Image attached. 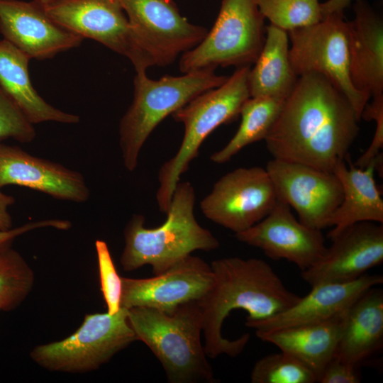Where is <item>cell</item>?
I'll use <instances>...</instances> for the list:
<instances>
[{
  "instance_id": "obj_3",
  "label": "cell",
  "mask_w": 383,
  "mask_h": 383,
  "mask_svg": "<svg viewBox=\"0 0 383 383\" xmlns=\"http://www.w3.org/2000/svg\"><path fill=\"white\" fill-rule=\"evenodd\" d=\"M194 204L192 184L179 181L163 224L148 228L143 215L133 214L123 231L125 246L120 258L123 269L132 271L150 265L156 275L195 250L217 249L218 240L196 221Z\"/></svg>"
},
{
  "instance_id": "obj_36",
  "label": "cell",
  "mask_w": 383,
  "mask_h": 383,
  "mask_svg": "<svg viewBox=\"0 0 383 383\" xmlns=\"http://www.w3.org/2000/svg\"><path fill=\"white\" fill-rule=\"evenodd\" d=\"M353 0H327L321 3V13L323 17L336 13H343L350 6Z\"/></svg>"
},
{
  "instance_id": "obj_29",
  "label": "cell",
  "mask_w": 383,
  "mask_h": 383,
  "mask_svg": "<svg viewBox=\"0 0 383 383\" xmlns=\"http://www.w3.org/2000/svg\"><path fill=\"white\" fill-rule=\"evenodd\" d=\"M252 383H314L316 376L291 355L280 351L258 360L250 374Z\"/></svg>"
},
{
  "instance_id": "obj_33",
  "label": "cell",
  "mask_w": 383,
  "mask_h": 383,
  "mask_svg": "<svg viewBox=\"0 0 383 383\" xmlns=\"http://www.w3.org/2000/svg\"><path fill=\"white\" fill-rule=\"evenodd\" d=\"M361 381L359 367L334 356L320 374V383H359Z\"/></svg>"
},
{
  "instance_id": "obj_15",
  "label": "cell",
  "mask_w": 383,
  "mask_h": 383,
  "mask_svg": "<svg viewBox=\"0 0 383 383\" xmlns=\"http://www.w3.org/2000/svg\"><path fill=\"white\" fill-rule=\"evenodd\" d=\"M239 241L256 247L270 258L285 260L306 270L324 256L327 246L321 230L309 227L278 199L272 210L248 229L235 233Z\"/></svg>"
},
{
  "instance_id": "obj_31",
  "label": "cell",
  "mask_w": 383,
  "mask_h": 383,
  "mask_svg": "<svg viewBox=\"0 0 383 383\" xmlns=\"http://www.w3.org/2000/svg\"><path fill=\"white\" fill-rule=\"evenodd\" d=\"M36 136L32 124L0 87V141L8 138L30 143Z\"/></svg>"
},
{
  "instance_id": "obj_7",
  "label": "cell",
  "mask_w": 383,
  "mask_h": 383,
  "mask_svg": "<svg viewBox=\"0 0 383 383\" xmlns=\"http://www.w3.org/2000/svg\"><path fill=\"white\" fill-rule=\"evenodd\" d=\"M266 26L258 0H222L216 21L204 39L182 55V73L218 67L250 66L265 43Z\"/></svg>"
},
{
  "instance_id": "obj_18",
  "label": "cell",
  "mask_w": 383,
  "mask_h": 383,
  "mask_svg": "<svg viewBox=\"0 0 383 383\" xmlns=\"http://www.w3.org/2000/svg\"><path fill=\"white\" fill-rule=\"evenodd\" d=\"M24 187L52 198L84 203L90 196L82 173L0 141V189Z\"/></svg>"
},
{
  "instance_id": "obj_11",
  "label": "cell",
  "mask_w": 383,
  "mask_h": 383,
  "mask_svg": "<svg viewBox=\"0 0 383 383\" xmlns=\"http://www.w3.org/2000/svg\"><path fill=\"white\" fill-rule=\"evenodd\" d=\"M278 200L265 168L240 167L222 176L200 202L204 215L235 233L264 218Z\"/></svg>"
},
{
  "instance_id": "obj_1",
  "label": "cell",
  "mask_w": 383,
  "mask_h": 383,
  "mask_svg": "<svg viewBox=\"0 0 383 383\" xmlns=\"http://www.w3.org/2000/svg\"><path fill=\"white\" fill-rule=\"evenodd\" d=\"M360 122L346 96L323 74L298 77L265 138L273 158L333 172L348 157Z\"/></svg>"
},
{
  "instance_id": "obj_35",
  "label": "cell",
  "mask_w": 383,
  "mask_h": 383,
  "mask_svg": "<svg viewBox=\"0 0 383 383\" xmlns=\"http://www.w3.org/2000/svg\"><path fill=\"white\" fill-rule=\"evenodd\" d=\"M15 201L16 199L13 196L3 193L0 189V231L13 228L12 218L8 209L15 204Z\"/></svg>"
},
{
  "instance_id": "obj_4",
  "label": "cell",
  "mask_w": 383,
  "mask_h": 383,
  "mask_svg": "<svg viewBox=\"0 0 383 383\" xmlns=\"http://www.w3.org/2000/svg\"><path fill=\"white\" fill-rule=\"evenodd\" d=\"M128 322L162 364L171 383L216 382L201 343L202 321L198 301L171 313L150 307L128 309Z\"/></svg>"
},
{
  "instance_id": "obj_14",
  "label": "cell",
  "mask_w": 383,
  "mask_h": 383,
  "mask_svg": "<svg viewBox=\"0 0 383 383\" xmlns=\"http://www.w3.org/2000/svg\"><path fill=\"white\" fill-rule=\"evenodd\" d=\"M213 279L211 265L189 255L153 277H121V308L143 306L171 313L182 304L200 300Z\"/></svg>"
},
{
  "instance_id": "obj_6",
  "label": "cell",
  "mask_w": 383,
  "mask_h": 383,
  "mask_svg": "<svg viewBox=\"0 0 383 383\" xmlns=\"http://www.w3.org/2000/svg\"><path fill=\"white\" fill-rule=\"evenodd\" d=\"M227 78L209 70L164 75L158 79H150L146 72H136L133 101L119 124V145L126 169H136L144 143L162 120Z\"/></svg>"
},
{
  "instance_id": "obj_25",
  "label": "cell",
  "mask_w": 383,
  "mask_h": 383,
  "mask_svg": "<svg viewBox=\"0 0 383 383\" xmlns=\"http://www.w3.org/2000/svg\"><path fill=\"white\" fill-rule=\"evenodd\" d=\"M289 50L287 32L272 24L266 26L265 43L248 74L250 97L286 99L291 94L298 77L292 69Z\"/></svg>"
},
{
  "instance_id": "obj_28",
  "label": "cell",
  "mask_w": 383,
  "mask_h": 383,
  "mask_svg": "<svg viewBox=\"0 0 383 383\" xmlns=\"http://www.w3.org/2000/svg\"><path fill=\"white\" fill-rule=\"evenodd\" d=\"M258 6L265 18L287 32L323 18L318 0H258Z\"/></svg>"
},
{
  "instance_id": "obj_8",
  "label": "cell",
  "mask_w": 383,
  "mask_h": 383,
  "mask_svg": "<svg viewBox=\"0 0 383 383\" xmlns=\"http://www.w3.org/2000/svg\"><path fill=\"white\" fill-rule=\"evenodd\" d=\"M138 340L128 319V309L114 314H87L77 330L65 339L35 346L30 358L52 372L84 373L99 369Z\"/></svg>"
},
{
  "instance_id": "obj_24",
  "label": "cell",
  "mask_w": 383,
  "mask_h": 383,
  "mask_svg": "<svg viewBox=\"0 0 383 383\" xmlns=\"http://www.w3.org/2000/svg\"><path fill=\"white\" fill-rule=\"evenodd\" d=\"M30 60L8 40H0V87L32 124L47 121L79 123V116L56 109L35 91L28 73Z\"/></svg>"
},
{
  "instance_id": "obj_22",
  "label": "cell",
  "mask_w": 383,
  "mask_h": 383,
  "mask_svg": "<svg viewBox=\"0 0 383 383\" xmlns=\"http://www.w3.org/2000/svg\"><path fill=\"white\" fill-rule=\"evenodd\" d=\"M383 346V291L374 287L346 311L335 356L360 367Z\"/></svg>"
},
{
  "instance_id": "obj_16",
  "label": "cell",
  "mask_w": 383,
  "mask_h": 383,
  "mask_svg": "<svg viewBox=\"0 0 383 383\" xmlns=\"http://www.w3.org/2000/svg\"><path fill=\"white\" fill-rule=\"evenodd\" d=\"M322 259L301 271L311 286L355 280L383 262V224L360 222L332 240Z\"/></svg>"
},
{
  "instance_id": "obj_21",
  "label": "cell",
  "mask_w": 383,
  "mask_h": 383,
  "mask_svg": "<svg viewBox=\"0 0 383 383\" xmlns=\"http://www.w3.org/2000/svg\"><path fill=\"white\" fill-rule=\"evenodd\" d=\"M377 157L364 168L352 164L350 158L334 166L333 172L341 184L343 199L328 221V227H333L327 235L331 240L360 222L383 223V199L374 178Z\"/></svg>"
},
{
  "instance_id": "obj_27",
  "label": "cell",
  "mask_w": 383,
  "mask_h": 383,
  "mask_svg": "<svg viewBox=\"0 0 383 383\" xmlns=\"http://www.w3.org/2000/svg\"><path fill=\"white\" fill-rule=\"evenodd\" d=\"M34 273L28 263L12 245L0 248V311L18 308L30 294Z\"/></svg>"
},
{
  "instance_id": "obj_37",
  "label": "cell",
  "mask_w": 383,
  "mask_h": 383,
  "mask_svg": "<svg viewBox=\"0 0 383 383\" xmlns=\"http://www.w3.org/2000/svg\"><path fill=\"white\" fill-rule=\"evenodd\" d=\"M40 4L43 5V6H45V5H48L49 4H50L51 2H52L53 1L55 0H37Z\"/></svg>"
},
{
  "instance_id": "obj_26",
  "label": "cell",
  "mask_w": 383,
  "mask_h": 383,
  "mask_svg": "<svg viewBox=\"0 0 383 383\" xmlns=\"http://www.w3.org/2000/svg\"><path fill=\"white\" fill-rule=\"evenodd\" d=\"M285 99L272 97H250L240 111L239 128L229 142L213 152L210 160L217 164L229 161L245 147L265 140L275 123Z\"/></svg>"
},
{
  "instance_id": "obj_17",
  "label": "cell",
  "mask_w": 383,
  "mask_h": 383,
  "mask_svg": "<svg viewBox=\"0 0 383 383\" xmlns=\"http://www.w3.org/2000/svg\"><path fill=\"white\" fill-rule=\"evenodd\" d=\"M0 33L30 59H50L84 38L54 21L37 0H0Z\"/></svg>"
},
{
  "instance_id": "obj_2",
  "label": "cell",
  "mask_w": 383,
  "mask_h": 383,
  "mask_svg": "<svg viewBox=\"0 0 383 383\" xmlns=\"http://www.w3.org/2000/svg\"><path fill=\"white\" fill-rule=\"evenodd\" d=\"M213 283L198 301L201 310L204 350L207 357L238 355L250 335L230 340L223 337L224 320L234 309L248 315L245 326L265 321L296 304L300 296L289 290L272 267L257 258L237 257L213 260L211 264Z\"/></svg>"
},
{
  "instance_id": "obj_32",
  "label": "cell",
  "mask_w": 383,
  "mask_h": 383,
  "mask_svg": "<svg viewBox=\"0 0 383 383\" xmlns=\"http://www.w3.org/2000/svg\"><path fill=\"white\" fill-rule=\"evenodd\" d=\"M361 114V119L367 121H374L376 129L372 140L354 164L356 167L364 168L368 166L381 152L383 148V95L372 98Z\"/></svg>"
},
{
  "instance_id": "obj_13",
  "label": "cell",
  "mask_w": 383,
  "mask_h": 383,
  "mask_svg": "<svg viewBox=\"0 0 383 383\" xmlns=\"http://www.w3.org/2000/svg\"><path fill=\"white\" fill-rule=\"evenodd\" d=\"M279 199L293 208L304 225L322 230L343 199L333 172L301 163L272 158L265 167Z\"/></svg>"
},
{
  "instance_id": "obj_20",
  "label": "cell",
  "mask_w": 383,
  "mask_h": 383,
  "mask_svg": "<svg viewBox=\"0 0 383 383\" xmlns=\"http://www.w3.org/2000/svg\"><path fill=\"white\" fill-rule=\"evenodd\" d=\"M355 18L347 21L350 77L369 99L383 95V21L366 0H354Z\"/></svg>"
},
{
  "instance_id": "obj_19",
  "label": "cell",
  "mask_w": 383,
  "mask_h": 383,
  "mask_svg": "<svg viewBox=\"0 0 383 383\" xmlns=\"http://www.w3.org/2000/svg\"><path fill=\"white\" fill-rule=\"evenodd\" d=\"M382 282V275L365 274L350 282L311 286L310 292L290 308L249 328L267 331L328 321L345 313L368 289Z\"/></svg>"
},
{
  "instance_id": "obj_34",
  "label": "cell",
  "mask_w": 383,
  "mask_h": 383,
  "mask_svg": "<svg viewBox=\"0 0 383 383\" xmlns=\"http://www.w3.org/2000/svg\"><path fill=\"white\" fill-rule=\"evenodd\" d=\"M72 223L63 219H45L26 223L22 226L12 228L9 230L0 231V248L12 245L13 240L18 236L35 229L42 228H53L57 230L66 231L71 228Z\"/></svg>"
},
{
  "instance_id": "obj_30",
  "label": "cell",
  "mask_w": 383,
  "mask_h": 383,
  "mask_svg": "<svg viewBox=\"0 0 383 383\" xmlns=\"http://www.w3.org/2000/svg\"><path fill=\"white\" fill-rule=\"evenodd\" d=\"M95 248L101 290L107 307V313L114 314L121 309V277L116 270L107 243L104 240H96Z\"/></svg>"
},
{
  "instance_id": "obj_9",
  "label": "cell",
  "mask_w": 383,
  "mask_h": 383,
  "mask_svg": "<svg viewBox=\"0 0 383 383\" xmlns=\"http://www.w3.org/2000/svg\"><path fill=\"white\" fill-rule=\"evenodd\" d=\"M343 13L328 15L318 23L287 32L289 59L299 77L316 72L325 76L349 100L357 118L370 99L353 85Z\"/></svg>"
},
{
  "instance_id": "obj_5",
  "label": "cell",
  "mask_w": 383,
  "mask_h": 383,
  "mask_svg": "<svg viewBox=\"0 0 383 383\" xmlns=\"http://www.w3.org/2000/svg\"><path fill=\"white\" fill-rule=\"evenodd\" d=\"M250 66L237 67L221 85L207 90L177 110L171 116L184 126V136L176 154L158 172L156 194L160 211H167L180 177L198 155L204 140L222 124L235 120L245 101L250 97L248 87Z\"/></svg>"
},
{
  "instance_id": "obj_23",
  "label": "cell",
  "mask_w": 383,
  "mask_h": 383,
  "mask_svg": "<svg viewBox=\"0 0 383 383\" xmlns=\"http://www.w3.org/2000/svg\"><path fill=\"white\" fill-rule=\"evenodd\" d=\"M346 311L323 322L255 333L261 340L273 344L308 367L318 382L323 370L335 356Z\"/></svg>"
},
{
  "instance_id": "obj_10",
  "label": "cell",
  "mask_w": 383,
  "mask_h": 383,
  "mask_svg": "<svg viewBox=\"0 0 383 383\" xmlns=\"http://www.w3.org/2000/svg\"><path fill=\"white\" fill-rule=\"evenodd\" d=\"M44 7L47 14L62 27L127 57L135 73L155 66L118 0H55Z\"/></svg>"
},
{
  "instance_id": "obj_12",
  "label": "cell",
  "mask_w": 383,
  "mask_h": 383,
  "mask_svg": "<svg viewBox=\"0 0 383 383\" xmlns=\"http://www.w3.org/2000/svg\"><path fill=\"white\" fill-rule=\"evenodd\" d=\"M155 66L165 67L197 45L208 30L190 23L173 0H118Z\"/></svg>"
}]
</instances>
